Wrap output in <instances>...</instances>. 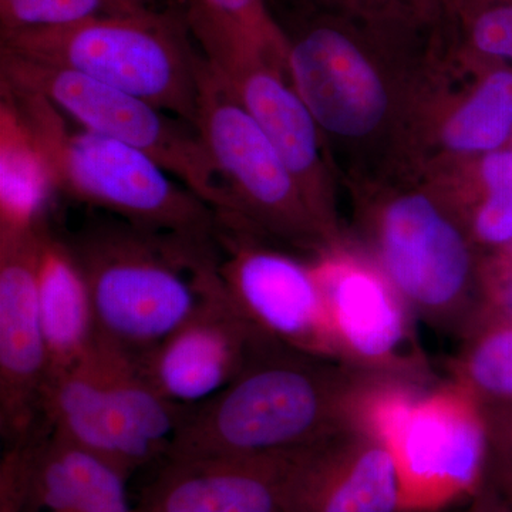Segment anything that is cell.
I'll list each match as a JSON object with an SVG mask.
<instances>
[{
	"mask_svg": "<svg viewBox=\"0 0 512 512\" xmlns=\"http://www.w3.org/2000/svg\"><path fill=\"white\" fill-rule=\"evenodd\" d=\"M286 69L346 188L421 171L429 111L453 56L446 32L383 28L299 5Z\"/></svg>",
	"mask_w": 512,
	"mask_h": 512,
	"instance_id": "6da1fadb",
	"label": "cell"
},
{
	"mask_svg": "<svg viewBox=\"0 0 512 512\" xmlns=\"http://www.w3.org/2000/svg\"><path fill=\"white\" fill-rule=\"evenodd\" d=\"M352 369L265 339L217 396L181 409L167 457H284L350 427Z\"/></svg>",
	"mask_w": 512,
	"mask_h": 512,
	"instance_id": "7a4b0ae2",
	"label": "cell"
},
{
	"mask_svg": "<svg viewBox=\"0 0 512 512\" xmlns=\"http://www.w3.org/2000/svg\"><path fill=\"white\" fill-rule=\"evenodd\" d=\"M357 244L414 315L464 339L487 313L485 256L450 195L426 173L349 187Z\"/></svg>",
	"mask_w": 512,
	"mask_h": 512,
	"instance_id": "3957f363",
	"label": "cell"
},
{
	"mask_svg": "<svg viewBox=\"0 0 512 512\" xmlns=\"http://www.w3.org/2000/svg\"><path fill=\"white\" fill-rule=\"evenodd\" d=\"M92 296L97 336L143 356L225 292L217 234L97 218L66 238Z\"/></svg>",
	"mask_w": 512,
	"mask_h": 512,
	"instance_id": "277c9868",
	"label": "cell"
},
{
	"mask_svg": "<svg viewBox=\"0 0 512 512\" xmlns=\"http://www.w3.org/2000/svg\"><path fill=\"white\" fill-rule=\"evenodd\" d=\"M350 426L389 448L399 470L402 512H439L468 501L488 476L490 429L483 403L450 380L360 372Z\"/></svg>",
	"mask_w": 512,
	"mask_h": 512,
	"instance_id": "5b68a950",
	"label": "cell"
},
{
	"mask_svg": "<svg viewBox=\"0 0 512 512\" xmlns=\"http://www.w3.org/2000/svg\"><path fill=\"white\" fill-rule=\"evenodd\" d=\"M2 99L45 156L56 190L136 227L215 235L218 214L173 174L136 147L77 126L49 100L0 82Z\"/></svg>",
	"mask_w": 512,
	"mask_h": 512,
	"instance_id": "8992f818",
	"label": "cell"
},
{
	"mask_svg": "<svg viewBox=\"0 0 512 512\" xmlns=\"http://www.w3.org/2000/svg\"><path fill=\"white\" fill-rule=\"evenodd\" d=\"M184 5L25 30L0 36V47L133 94L195 128L204 55Z\"/></svg>",
	"mask_w": 512,
	"mask_h": 512,
	"instance_id": "52a82bcc",
	"label": "cell"
},
{
	"mask_svg": "<svg viewBox=\"0 0 512 512\" xmlns=\"http://www.w3.org/2000/svg\"><path fill=\"white\" fill-rule=\"evenodd\" d=\"M185 18L214 72L281 154L329 241L335 245L348 238L340 220L335 165L284 64L198 6L187 3Z\"/></svg>",
	"mask_w": 512,
	"mask_h": 512,
	"instance_id": "ba28073f",
	"label": "cell"
},
{
	"mask_svg": "<svg viewBox=\"0 0 512 512\" xmlns=\"http://www.w3.org/2000/svg\"><path fill=\"white\" fill-rule=\"evenodd\" d=\"M195 130L231 201L218 220L313 255L332 247L281 154L205 56Z\"/></svg>",
	"mask_w": 512,
	"mask_h": 512,
	"instance_id": "9c48e42d",
	"label": "cell"
},
{
	"mask_svg": "<svg viewBox=\"0 0 512 512\" xmlns=\"http://www.w3.org/2000/svg\"><path fill=\"white\" fill-rule=\"evenodd\" d=\"M0 82L40 94L72 123L136 147L211 205L218 217L231 201L200 134L154 104L73 70L0 47Z\"/></svg>",
	"mask_w": 512,
	"mask_h": 512,
	"instance_id": "30bf717a",
	"label": "cell"
},
{
	"mask_svg": "<svg viewBox=\"0 0 512 512\" xmlns=\"http://www.w3.org/2000/svg\"><path fill=\"white\" fill-rule=\"evenodd\" d=\"M312 262L336 360L359 372L429 380L414 313L365 249L348 237Z\"/></svg>",
	"mask_w": 512,
	"mask_h": 512,
	"instance_id": "8fae6325",
	"label": "cell"
},
{
	"mask_svg": "<svg viewBox=\"0 0 512 512\" xmlns=\"http://www.w3.org/2000/svg\"><path fill=\"white\" fill-rule=\"evenodd\" d=\"M217 241L222 284L237 311L265 338L338 362L312 259L220 221Z\"/></svg>",
	"mask_w": 512,
	"mask_h": 512,
	"instance_id": "7c38bea8",
	"label": "cell"
},
{
	"mask_svg": "<svg viewBox=\"0 0 512 512\" xmlns=\"http://www.w3.org/2000/svg\"><path fill=\"white\" fill-rule=\"evenodd\" d=\"M45 224V222H43ZM0 237V434L3 447L46 433L49 356L37 303L40 228Z\"/></svg>",
	"mask_w": 512,
	"mask_h": 512,
	"instance_id": "4fadbf2b",
	"label": "cell"
},
{
	"mask_svg": "<svg viewBox=\"0 0 512 512\" xmlns=\"http://www.w3.org/2000/svg\"><path fill=\"white\" fill-rule=\"evenodd\" d=\"M265 339L225 291L156 348L136 357L164 399L185 409L207 402L234 382Z\"/></svg>",
	"mask_w": 512,
	"mask_h": 512,
	"instance_id": "5bb4252c",
	"label": "cell"
},
{
	"mask_svg": "<svg viewBox=\"0 0 512 512\" xmlns=\"http://www.w3.org/2000/svg\"><path fill=\"white\" fill-rule=\"evenodd\" d=\"M512 67L464 55L454 46L427 120L421 171L466 163L508 147Z\"/></svg>",
	"mask_w": 512,
	"mask_h": 512,
	"instance_id": "9a60e30c",
	"label": "cell"
},
{
	"mask_svg": "<svg viewBox=\"0 0 512 512\" xmlns=\"http://www.w3.org/2000/svg\"><path fill=\"white\" fill-rule=\"evenodd\" d=\"M296 456L164 458L134 511L293 512Z\"/></svg>",
	"mask_w": 512,
	"mask_h": 512,
	"instance_id": "2e32d148",
	"label": "cell"
},
{
	"mask_svg": "<svg viewBox=\"0 0 512 512\" xmlns=\"http://www.w3.org/2000/svg\"><path fill=\"white\" fill-rule=\"evenodd\" d=\"M293 512H402L399 470L389 448L350 426L298 454Z\"/></svg>",
	"mask_w": 512,
	"mask_h": 512,
	"instance_id": "e0dca14e",
	"label": "cell"
},
{
	"mask_svg": "<svg viewBox=\"0 0 512 512\" xmlns=\"http://www.w3.org/2000/svg\"><path fill=\"white\" fill-rule=\"evenodd\" d=\"M37 303L49 356V382L92 349L97 329L89 286L66 238L45 222L37 252ZM47 382V383H49Z\"/></svg>",
	"mask_w": 512,
	"mask_h": 512,
	"instance_id": "ac0fdd59",
	"label": "cell"
},
{
	"mask_svg": "<svg viewBox=\"0 0 512 512\" xmlns=\"http://www.w3.org/2000/svg\"><path fill=\"white\" fill-rule=\"evenodd\" d=\"M43 410L50 433L106 461L127 480L147 466L121 429L90 352L47 383Z\"/></svg>",
	"mask_w": 512,
	"mask_h": 512,
	"instance_id": "d6986e66",
	"label": "cell"
},
{
	"mask_svg": "<svg viewBox=\"0 0 512 512\" xmlns=\"http://www.w3.org/2000/svg\"><path fill=\"white\" fill-rule=\"evenodd\" d=\"M90 355L128 440L147 466L160 463L167 456L181 409L164 399L127 350L96 336Z\"/></svg>",
	"mask_w": 512,
	"mask_h": 512,
	"instance_id": "ffe728a7",
	"label": "cell"
},
{
	"mask_svg": "<svg viewBox=\"0 0 512 512\" xmlns=\"http://www.w3.org/2000/svg\"><path fill=\"white\" fill-rule=\"evenodd\" d=\"M127 481L106 461L50 433L25 512H136L128 501Z\"/></svg>",
	"mask_w": 512,
	"mask_h": 512,
	"instance_id": "44dd1931",
	"label": "cell"
},
{
	"mask_svg": "<svg viewBox=\"0 0 512 512\" xmlns=\"http://www.w3.org/2000/svg\"><path fill=\"white\" fill-rule=\"evenodd\" d=\"M56 190L52 171L18 113L0 101V237L28 234L46 222Z\"/></svg>",
	"mask_w": 512,
	"mask_h": 512,
	"instance_id": "7402d4cb",
	"label": "cell"
},
{
	"mask_svg": "<svg viewBox=\"0 0 512 512\" xmlns=\"http://www.w3.org/2000/svg\"><path fill=\"white\" fill-rule=\"evenodd\" d=\"M463 342L451 380L483 406L512 402V320L487 316Z\"/></svg>",
	"mask_w": 512,
	"mask_h": 512,
	"instance_id": "603a6c76",
	"label": "cell"
},
{
	"mask_svg": "<svg viewBox=\"0 0 512 512\" xmlns=\"http://www.w3.org/2000/svg\"><path fill=\"white\" fill-rule=\"evenodd\" d=\"M173 5L184 0H0V36Z\"/></svg>",
	"mask_w": 512,
	"mask_h": 512,
	"instance_id": "cb8c5ba5",
	"label": "cell"
},
{
	"mask_svg": "<svg viewBox=\"0 0 512 512\" xmlns=\"http://www.w3.org/2000/svg\"><path fill=\"white\" fill-rule=\"evenodd\" d=\"M464 55L512 67V0H444Z\"/></svg>",
	"mask_w": 512,
	"mask_h": 512,
	"instance_id": "d4e9b609",
	"label": "cell"
},
{
	"mask_svg": "<svg viewBox=\"0 0 512 512\" xmlns=\"http://www.w3.org/2000/svg\"><path fill=\"white\" fill-rule=\"evenodd\" d=\"M298 3L383 28L423 33L450 29L444 0H298Z\"/></svg>",
	"mask_w": 512,
	"mask_h": 512,
	"instance_id": "484cf974",
	"label": "cell"
},
{
	"mask_svg": "<svg viewBox=\"0 0 512 512\" xmlns=\"http://www.w3.org/2000/svg\"><path fill=\"white\" fill-rule=\"evenodd\" d=\"M229 28L247 36L286 67L288 46L268 0H185ZM288 70V69H286Z\"/></svg>",
	"mask_w": 512,
	"mask_h": 512,
	"instance_id": "4316f807",
	"label": "cell"
},
{
	"mask_svg": "<svg viewBox=\"0 0 512 512\" xmlns=\"http://www.w3.org/2000/svg\"><path fill=\"white\" fill-rule=\"evenodd\" d=\"M50 431L5 446L0 463V512H25L32 494L37 461Z\"/></svg>",
	"mask_w": 512,
	"mask_h": 512,
	"instance_id": "83f0119b",
	"label": "cell"
},
{
	"mask_svg": "<svg viewBox=\"0 0 512 512\" xmlns=\"http://www.w3.org/2000/svg\"><path fill=\"white\" fill-rule=\"evenodd\" d=\"M490 429L491 456L512 467V402L484 406Z\"/></svg>",
	"mask_w": 512,
	"mask_h": 512,
	"instance_id": "f1b7e54d",
	"label": "cell"
},
{
	"mask_svg": "<svg viewBox=\"0 0 512 512\" xmlns=\"http://www.w3.org/2000/svg\"><path fill=\"white\" fill-rule=\"evenodd\" d=\"M466 512H512V508L488 474L483 485L468 500Z\"/></svg>",
	"mask_w": 512,
	"mask_h": 512,
	"instance_id": "f546056e",
	"label": "cell"
},
{
	"mask_svg": "<svg viewBox=\"0 0 512 512\" xmlns=\"http://www.w3.org/2000/svg\"><path fill=\"white\" fill-rule=\"evenodd\" d=\"M488 474L493 478L494 483L498 485L501 493L504 494L505 500L508 501L512 508V467L491 456Z\"/></svg>",
	"mask_w": 512,
	"mask_h": 512,
	"instance_id": "4dcf8cb0",
	"label": "cell"
},
{
	"mask_svg": "<svg viewBox=\"0 0 512 512\" xmlns=\"http://www.w3.org/2000/svg\"><path fill=\"white\" fill-rule=\"evenodd\" d=\"M508 146L512 147V137H511L510 144H508Z\"/></svg>",
	"mask_w": 512,
	"mask_h": 512,
	"instance_id": "1f68e13d",
	"label": "cell"
}]
</instances>
